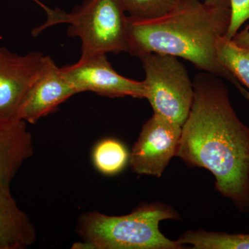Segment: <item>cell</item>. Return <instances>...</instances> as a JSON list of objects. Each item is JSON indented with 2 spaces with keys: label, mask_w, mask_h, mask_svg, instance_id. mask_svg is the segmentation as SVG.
I'll return each mask as SVG.
<instances>
[{
  "label": "cell",
  "mask_w": 249,
  "mask_h": 249,
  "mask_svg": "<svg viewBox=\"0 0 249 249\" xmlns=\"http://www.w3.org/2000/svg\"><path fill=\"white\" fill-rule=\"evenodd\" d=\"M231 21L230 7L199 0H178L167 14L155 19L126 18L128 53L168 54L188 60L198 70L224 78L245 98L249 91L219 62L218 37L226 36Z\"/></svg>",
  "instance_id": "cell-2"
},
{
  "label": "cell",
  "mask_w": 249,
  "mask_h": 249,
  "mask_svg": "<svg viewBox=\"0 0 249 249\" xmlns=\"http://www.w3.org/2000/svg\"><path fill=\"white\" fill-rule=\"evenodd\" d=\"M124 144L113 139H106L96 144L92 152L93 165L105 175H114L124 169L129 160Z\"/></svg>",
  "instance_id": "cell-14"
},
{
  "label": "cell",
  "mask_w": 249,
  "mask_h": 249,
  "mask_svg": "<svg viewBox=\"0 0 249 249\" xmlns=\"http://www.w3.org/2000/svg\"><path fill=\"white\" fill-rule=\"evenodd\" d=\"M237 45L249 49V31L247 27L238 33L232 38Z\"/></svg>",
  "instance_id": "cell-17"
},
{
  "label": "cell",
  "mask_w": 249,
  "mask_h": 249,
  "mask_svg": "<svg viewBox=\"0 0 249 249\" xmlns=\"http://www.w3.org/2000/svg\"><path fill=\"white\" fill-rule=\"evenodd\" d=\"M34 153L27 122L18 118L0 119V186L10 188L23 163Z\"/></svg>",
  "instance_id": "cell-10"
},
{
  "label": "cell",
  "mask_w": 249,
  "mask_h": 249,
  "mask_svg": "<svg viewBox=\"0 0 249 249\" xmlns=\"http://www.w3.org/2000/svg\"><path fill=\"white\" fill-rule=\"evenodd\" d=\"M216 52L221 65L249 91V49L224 36L218 37Z\"/></svg>",
  "instance_id": "cell-12"
},
{
  "label": "cell",
  "mask_w": 249,
  "mask_h": 249,
  "mask_svg": "<svg viewBox=\"0 0 249 249\" xmlns=\"http://www.w3.org/2000/svg\"><path fill=\"white\" fill-rule=\"evenodd\" d=\"M71 249H95L94 247L89 242L84 241L83 242H76L72 246Z\"/></svg>",
  "instance_id": "cell-19"
},
{
  "label": "cell",
  "mask_w": 249,
  "mask_h": 249,
  "mask_svg": "<svg viewBox=\"0 0 249 249\" xmlns=\"http://www.w3.org/2000/svg\"><path fill=\"white\" fill-rule=\"evenodd\" d=\"M34 1L45 10L47 19L45 24L33 30V36L55 24H68V35L81 41L80 59L98 54L128 53L127 16L119 0H85L70 13L52 9L38 0Z\"/></svg>",
  "instance_id": "cell-4"
},
{
  "label": "cell",
  "mask_w": 249,
  "mask_h": 249,
  "mask_svg": "<svg viewBox=\"0 0 249 249\" xmlns=\"http://www.w3.org/2000/svg\"><path fill=\"white\" fill-rule=\"evenodd\" d=\"M145 71V98L154 114L182 127L189 115L194 87L186 67L178 57L151 53L140 57Z\"/></svg>",
  "instance_id": "cell-5"
},
{
  "label": "cell",
  "mask_w": 249,
  "mask_h": 249,
  "mask_svg": "<svg viewBox=\"0 0 249 249\" xmlns=\"http://www.w3.org/2000/svg\"><path fill=\"white\" fill-rule=\"evenodd\" d=\"M209 73L195 78L194 98L183 124L178 157L209 170L215 188L249 212V127L236 114L227 87Z\"/></svg>",
  "instance_id": "cell-1"
},
{
  "label": "cell",
  "mask_w": 249,
  "mask_h": 249,
  "mask_svg": "<svg viewBox=\"0 0 249 249\" xmlns=\"http://www.w3.org/2000/svg\"><path fill=\"white\" fill-rule=\"evenodd\" d=\"M204 2L214 6H229V0H204Z\"/></svg>",
  "instance_id": "cell-18"
},
{
  "label": "cell",
  "mask_w": 249,
  "mask_h": 249,
  "mask_svg": "<svg viewBox=\"0 0 249 249\" xmlns=\"http://www.w3.org/2000/svg\"><path fill=\"white\" fill-rule=\"evenodd\" d=\"M77 91L50 56H46L40 75L24 98L18 119L35 124L54 112L58 106Z\"/></svg>",
  "instance_id": "cell-9"
},
{
  "label": "cell",
  "mask_w": 249,
  "mask_h": 249,
  "mask_svg": "<svg viewBox=\"0 0 249 249\" xmlns=\"http://www.w3.org/2000/svg\"><path fill=\"white\" fill-rule=\"evenodd\" d=\"M60 70L78 93L91 91L109 98H145L143 82L121 76L108 61L106 54L79 59Z\"/></svg>",
  "instance_id": "cell-7"
},
{
  "label": "cell",
  "mask_w": 249,
  "mask_h": 249,
  "mask_svg": "<svg viewBox=\"0 0 249 249\" xmlns=\"http://www.w3.org/2000/svg\"><path fill=\"white\" fill-rule=\"evenodd\" d=\"M178 214L164 205H146L124 216H109L98 212L82 214L78 234L95 249H180L178 241L166 238L159 225Z\"/></svg>",
  "instance_id": "cell-3"
},
{
  "label": "cell",
  "mask_w": 249,
  "mask_h": 249,
  "mask_svg": "<svg viewBox=\"0 0 249 249\" xmlns=\"http://www.w3.org/2000/svg\"><path fill=\"white\" fill-rule=\"evenodd\" d=\"M124 11L132 17L155 19L170 11L178 0H119Z\"/></svg>",
  "instance_id": "cell-15"
},
{
  "label": "cell",
  "mask_w": 249,
  "mask_h": 249,
  "mask_svg": "<svg viewBox=\"0 0 249 249\" xmlns=\"http://www.w3.org/2000/svg\"><path fill=\"white\" fill-rule=\"evenodd\" d=\"M45 57L39 52L21 55L0 48V119L18 118L24 98L42 71Z\"/></svg>",
  "instance_id": "cell-8"
},
{
  "label": "cell",
  "mask_w": 249,
  "mask_h": 249,
  "mask_svg": "<svg viewBox=\"0 0 249 249\" xmlns=\"http://www.w3.org/2000/svg\"><path fill=\"white\" fill-rule=\"evenodd\" d=\"M37 240L36 228L10 188L0 186V249H25Z\"/></svg>",
  "instance_id": "cell-11"
},
{
  "label": "cell",
  "mask_w": 249,
  "mask_h": 249,
  "mask_svg": "<svg viewBox=\"0 0 249 249\" xmlns=\"http://www.w3.org/2000/svg\"><path fill=\"white\" fill-rule=\"evenodd\" d=\"M182 127L154 114L142 126L129 156L132 171L160 178L177 155Z\"/></svg>",
  "instance_id": "cell-6"
},
{
  "label": "cell",
  "mask_w": 249,
  "mask_h": 249,
  "mask_svg": "<svg viewBox=\"0 0 249 249\" xmlns=\"http://www.w3.org/2000/svg\"><path fill=\"white\" fill-rule=\"evenodd\" d=\"M182 245L195 249H249V234H228L204 231H188L179 237Z\"/></svg>",
  "instance_id": "cell-13"
},
{
  "label": "cell",
  "mask_w": 249,
  "mask_h": 249,
  "mask_svg": "<svg viewBox=\"0 0 249 249\" xmlns=\"http://www.w3.org/2000/svg\"><path fill=\"white\" fill-rule=\"evenodd\" d=\"M231 21L225 37L232 40L245 22L249 21V0H229ZM249 31V24L246 26Z\"/></svg>",
  "instance_id": "cell-16"
}]
</instances>
